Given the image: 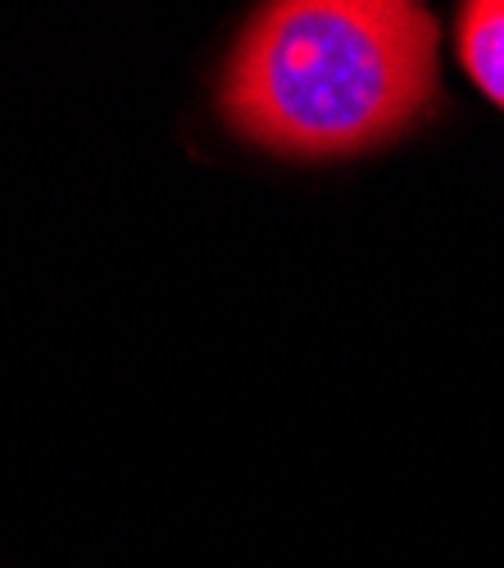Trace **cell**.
<instances>
[{"label": "cell", "instance_id": "cell-1", "mask_svg": "<svg viewBox=\"0 0 504 568\" xmlns=\"http://www.w3.org/2000/svg\"><path fill=\"white\" fill-rule=\"evenodd\" d=\"M436 41V19L409 0H278L241 28L218 110L268 155L378 151L432 110Z\"/></svg>", "mask_w": 504, "mask_h": 568}, {"label": "cell", "instance_id": "cell-2", "mask_svg": "<svg viewBox=\"0 0 504 568\" xmlns=\"http://www.w3.org/2000/svg\"><path fill=\"white\" fill-rule=\"evenodd\" d=\"M454 51L477 91L504 110V0H473L454 19Z\"/></svg>", "mask_w": 504, "mask_h": 568}]
</instances>
